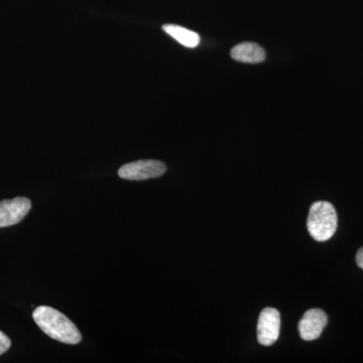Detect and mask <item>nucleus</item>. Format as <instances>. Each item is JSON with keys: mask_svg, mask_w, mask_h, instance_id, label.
<instances>
[{"mask_svg": "<svg viewBox=\"0 0 363 363\" xmlns=\"http://www.w3.org/2000/svg\"><path fill=\"white\" fill-rule=\"evenodd\" d=\"M164 162L157 160H142L124 164L118 169V176L124 180L143 181L159 178L166 173Z\"/></svg>", "mask_w": 363, "mask_h": 363, "instance_id": "nucleus-3", "label": "nucleus"}, {"mask_svg": "<svg viewBox=\"0 0 363 363\" xmlns=\"http://www.w3.org/2000/svg\"><path fill=\"white\" fill-rule=\"evenodd\" d=\"M32 202L26 197H16L0 202V228L16 225L30 212Z\"/></svg>", "mask_w": 363, "mask_h": 363, "instance_id": "nucleus-5", "label": "nucleus"}, {"mask_svg": "<svg viewBox=\"0 0 363 363\" xmlns=\"http://www.w3.org/2000/svg\"><path fill=\"white\" fill-rule=\"evenodd\" d=\"M11 339L4 332L0 331V355L6 353L11 348Z\"/></svg>", "mask_w": 363, "mask_h": 363, "instance_id": "nucleus-9", "label": "nucleus"}, {"mask_svg": "<svg viewBox=\"0 0 363 363\" xmlns=\"http://www.w3.org/2000/svg\"><path fill=\"white\" fill-rule=\"evenodd\" d=\"M357 264L360 269H363V247L357 252Z\"/></svg>", "mask_w": 363, "mask_h": 363, "instance_id": "nucleus-10", "label": "nucleus"}, {"mask_svg": "<svg viewBox=\"0 0 363 363\" xmlns=\"http://www.w3.org/2000/svg\"><path fill=\"white\" fill-rule=\"evenodd\" d=\"M33 320L49 337L65 344H78L82 335L77 326L63 313L49 306H40L33 313Z\"/></svg>", "mask_w": 363, "mask_h": 363, "instance_id": "nucleus-1", "label": "nucleus"}, {"mask_svg": "<svg viewBox=\"0 0 363 363\" xmlns=\"http://www.w3.org/2000/svg\"><path fill=\"white\" fill-rule=\"evenodd\" d=\"M337 213L331 203L318 201L310 208L307 227L310 235L315 240H330L337 230Z\"/></svg>", "mask_w": 363, "mask_h": 363, "instance_id": "nucleus-2", "label": "nucleus"}, {"mask_svg": "<svg viewBox=\"0 0 363 363\" xmlns=\"http://www.w3.org/2000/svg\"><path fill=\"white\" fill-rule=\"evenodd\" d=\"M281 331V315L274 308L262 310L257 322V341L264 346L277 342Z\"/></svg>", "mask_w": 363, "mask_h": 363, "instance_id": "nucleus-4", "label": "nucleus"}, {"mask_svg": "<svg viewBox=\"0 0 363 363\" xmlns=\"http://www.w3.org/2000/svg\"><path fill=\"white\" fill-rule=\"evenodd\" d=\"M231 58L241 63L259 64L266 60V51L255 43H241L231 50Z\"/></svg>", "mask_w": 363, "mask_h": 363, "instance_id": "nucleus-7", "label": "nucleus"}, {"mask_svg": "<svg viewBox=\"0 0 363 363\" xmlns=\"http://www.w3.org/2000/svg\"><path fill=\"white\" fill-rule=\"evenodd\" d=\"M162 30L185 47L196 48L200 44V35L197 33L183 28V26L164 25L162 26Z\"/></svg>", "mask_w": 363, "mask_h": 363, "instance_id": "nucleus-8", "label": "nucleus"}, {"mask_svg": "<svg viewBox=\"0 0 363 363\" xmlns=\"http://www.w3.org/2000/svg\"><path fill=\"white\" fill-rule=\"evenodd\" d=\"M327 323L328 317L323 310H308L298 322V330L301 338L305 341L316 340L321 336Z\"/></svg>", "mask_w": 363, "mask_h": 363, "instance_id": "nucleus-6", "label": "nucleus"}]
</instances>
